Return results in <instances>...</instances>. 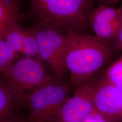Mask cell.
<instances>
[{"instance_id": "1", "label": "cell", "mask_w": 122, "mask_h": 122, "mask_svg": "<svg viewBox=\"0 0 122 122\" xmlns=\"http://www.w3.org/2000/svg\"><path fill=\"white\" fill-rule=\"evenodd\" d=\"M64 54L66 66L70 73V85L75 91L86 83L110 60L111 46L95 36L66 32Z\"/></svg>"}, {"instance_id": "2", "label": "cell", "mask_w": 122, "mask_h": 122, "mask_svg": "<svg viewBox=\"0 0 122 122\" xmlns=\"http://www.w3.org/2000/svg\"><path fill=\"white\" fill-rule=\"evenodd\" d=\"M96 7L93 0H50L32 10L39 23L56 27L65 31L85 33Z\"/></svg>"}, {"instance_id": "3", "label": "cell", "mask_w": 122, "mask_h": 122, "mask_svg": "<svg viewBox=\"0 0 122 122\" xmlns=\"http://www.w3.org/2000/svg\"><path fill=\"white\" fill-rule=\"evenodd\" d=\"M70 84L49 76L39 87L27 95L25 102L30 122H53L62 105L70 96Z\"/></svg>"}, {"instance_id": "4", "label": "cell", "mask_w": 122, "mask_h": 122, "mask_svg": "<svg viewBox=\"0 0 122 122\" xmlns=\"http://www.w3.org/2000/svg\"><path fill=\"white\" fill-rule=\"evenodd\" d=\"M35 27L41 61L48 66L54 78L66 82L68 72L64 60L66 32L46 24L38 23Z\"/></svg>"}, {"instance_id": "5", "label": "cell", "mask_w": 122, "mask_h": 122, "mask_svg": "<svg viewBox=\"0 0 122 122\" xmlns=\"http://www.w3.org/2000/svg\"><path fill=\"white\" fill-rule=\"evenodd\" d=\"M49 76L42 61L25 57L15 60L3 77L17 101H22L30 91L40 86Z\"/></svg>"}, {"instance_id": "6", "label": "cell", "mask_w": 122, "mask_h": 122, "mask_svg": "<svg viewBox=\"0 0 122 122\" xmlns=\"http://www.w3.org/2000/svg\"><path fill=\"white\" fill-rule=\"evenodd\" d=\"M100 74H96L75 91L62 105L53 122H84L94 109L93 95Z\"/></svg>"}, {"instance_id": "7", "label": "cell", "mask_w": 122, "mask_h": 122, "mask_svg": "<svg viewBox=\"0 0 122 122\" xmlns=\"http://www.w3.org/2000/svg\"><path fill=\"white\" fill-rule=\"evenodd\" d=\"M94 109L108 122H122V93L100 74L93 95Z\"/></svg>"}, {"instance_id": "8", "label": "cell", "mask_w": 122, "mask_h": 122, "mask_svg": "<svg viewBox=\"0 0 122 122\" xmlns=\"http://www.w3.org/2000/svg\"><path fill=\"white\" fill-rule=\"evenodd\" d=\"M122 24V5L114 8L100 5L95 8L90 17V26L95 36L110 46Z\"/></svg>"}, {"instance_id": "9", "label": "cell", "mask_w": 122, "mask_h": 122, "mask_svg": "<svg viewBox=\"0 0 122 122\" xmlns=\"http://www.w3.org/2000/svg\"><path fill=\"white\" fill-rule=\"evenodd\" d=\"M20 16L9 20L5 25L3 33L5 40L16 54L21 53L24 27L18 23Z\"/></svg>"}, {"instance_id": "10", "label": "cell", "mask_w": 122, "mask_h": 122, "mask_svg": "<svg viewBox=\"0 0 122 122\" xmlns=\"http://www.w3.org/2000/svg\"><path fill=\"white\" fill-rule=\"evenodd\" d=\"M17 102L7 85L0 78V122H5L11 118Z\"/></svg>"}, {"instance_id": "11", "label": "cell", "mask_w": 122, "mask_h": 122, "mask_svg": "<svg viewBox=\"0 0 122 122\" xmlns=\"http://www.w3.org/2000/svg\"><path fill=\"white\" fill-rule=\"evenodd\" d=\"M21 54L26 57L36 59L41 61L38 52L35 27L33 28H24Z\"/></svg>"}, {"instance_id": "12", "label": "cell", "mask_w": 122, "mask_h": 122, "mask_svg": "<svg viewBox=\"0 0 122 122\" xmlns=\"http://www.w3.org/2000/svg\"><path fill=\"white\" fill-rule=\"evenodd\" d=\"M16 53L5 40L3 30L0 31V74L3 76L15 60Z\"/></svg>"}, {"instance_id": "13", "label": "cell", "mask_w": 122, "mask_h": 122, "mask_svg": "<svg viewBox=\"0 0 122 122\" xmlns=\"http://www.w3.org/2000/svg\"><path fill=\"white\" fill-rule=\"evenodd\" d=\"M18 3L14 0H0V30L14 18L19 16Z\"/></svg>"}, {"instance_id": "14", "label": "cell", "mask_w": 122, "mask_h": 122, "mask_svg": "<svg viewBox=\"0 0 122 122\" xmlns=\"http://www.w3.org/2000/svg\"><path fill=\"white\" fill-rule=\"evenodd\" d=\"M104 73L109 82L122 93V56L109 66Z\"/></svg>"}, {"instance_id": "15", "label": "cell", "mask_w": 122, "mask_h": 122, "mask_svg": "<svg viewBox=\"0 0 122 122\" xmlns=\"http://www.w3.org/2000/svg\"><path fill=\"white\" fill-rule=\"evenodd\" d=\"M111 48L113 51H122V24L117 35L113 40Z\"/></svg>"}, {"instance_id": "16", "label": "cell", "mask_w": 122, "mask_h": 122, "mask_svg": "<svg viewBox=\"0 0 122 122\" xmlns=\"http://www.w3.org/2000/svg\"><path fill=\"white\" fill-rule=\"evenodd\" d=\"M84 122H108L100 113L93 109Z\"/></svg>"}, {"instance_id": "17", "label": "cell", "mask_w": 122, "mask_h": 122, "mask_svg": "<svg viewBox=\"0 0 122 122\" xmlns=\"http://www.w3.org/2000/svg\"><path fill=\"white\" fill-rule=\"evenodd\" d=\"M50 0H32V10L45 4Z\"/></svg>"}, {"instance_id": "18", "label": "cell", "mask_w": 122, "mask_h": 122, "mask_svg": "<svg viewBox=\"0 0 122 122\" xmlns=\"http://www.w3.org/2000/svg\"><path fill=\"white\" fill-rule=\"evenodd\" d=\"M121 0H98L100 5L109 6H112L117 4Z\"/></svg>"}, {"instance_id": "19", "label": "cell", "mask_w": 122, "mask_h": 122, "mask_svg": "<svg viewBox=\"0 0 122 122\" xmlns=\"http://www.w3.org/2000/svg\"><path fill=\"white\" fill-rule=\"evenodd\" d=\"M18 122L17 121H15V120H12V119H9V120H8L7 121H6V122Z\"/></svg>"}, {"instance_id": "20", "label": "cell", "mask_w": 122, "mask_h": 122, "mask_svg": "<svg viewBox=\"0 0 122 122\" xmlns=\"http://www.w3.org/2000/svg\"><path fill=\"white\" fill-rule=\"evenodd\" d=\"M15 0V1H16L18 3V1H19V0Z\"/></svg>"}, {"instance_id": "21", "label": "cell", "mask_w": 122, "mask_h": 122, "mask_svg": "<svg viewBox=\"0 0 122 122\" xmlns=\"http://www.w3.org/2000/svg\"><path fill=\"white\" fill-rule=\"evenodd\" d=\"M3 30H0V31Z\"/></svg>"}]
</instances>
